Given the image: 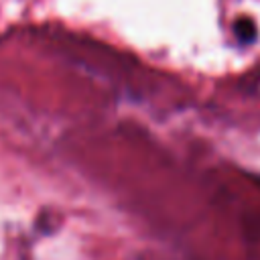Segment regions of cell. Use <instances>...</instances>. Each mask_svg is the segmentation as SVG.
<instances>
[{"instance_id":"6da1fadb","label":"cell","mask_w":260,"mask_h":260,"mask_svg":"<svg viewBox=\"0 0 260 260\" xmlns=\"http://www.w3.org/2000/svg\"><path fill=\"white\" fill-rule=\"evenodd\" d=\"M234 30H236V37L240 39V43H250V41H254V39H256L254 22H252V20H248V18H240V20H236Z\"/></svg>"}]
</instances>
